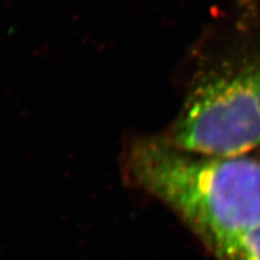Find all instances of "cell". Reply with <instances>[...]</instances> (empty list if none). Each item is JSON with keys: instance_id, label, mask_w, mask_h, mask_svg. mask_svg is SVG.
<instances>
[{"instance_id": "cell-1", "label": "cell", "mask_w": 260, "mask_h": 260, "mask_svg": "<svg viewBox=\"0 0 260 260\" xmlns=\"http://www.w3.org/2000/svg\"><path fill=\"white\" fill-rule=\"evenodd\" d=\"M136 186L176 212L217 260H240L245 237L260 225V162L210 157L167 139H140L125 155Z\"/></svg>"}, {"instance_id": "cell-2", "label": "cell", "mask_w": 260, "mask_h": 260, "mask_svg": "<svg viewBox=\"0 0 260 260\" xmlns=\"http://www.w3.org/2000/svg\"><path fill=\"white\" fill-rule=\"evenodd\" d=\"M167 140L183 151L210 157H241L258 147L260 54L199 77Z\"/></svg>"}, {"instance_id": "cell-3", "label": "cell", "mask_w": 260, "mask_h": 260, "mask_svg": "<svg viewBox=\"0 0 260 260\" xmlns=\"http://www.w3.org/2000/svg\"><path fill=\"white\" fill-rule=\"evenodd\" d=\"M240 260H260V225L254 228L243 240Z\"/></svg>"}, {"instance_id": "cell-4", "label": "cell", "mask_w": 260, "mask_h": 260, "mask_svg": "<svg viewBox=\"0 0 260 260\" xmlns=\"http://www.w3.org/2000/svg\"><path fill=\"white\" fill-rule=\"evenodd\" d=\"M237 3L241 6H246V8H249L252 5V0H237Z\"/></svg>"}]
</instances>
